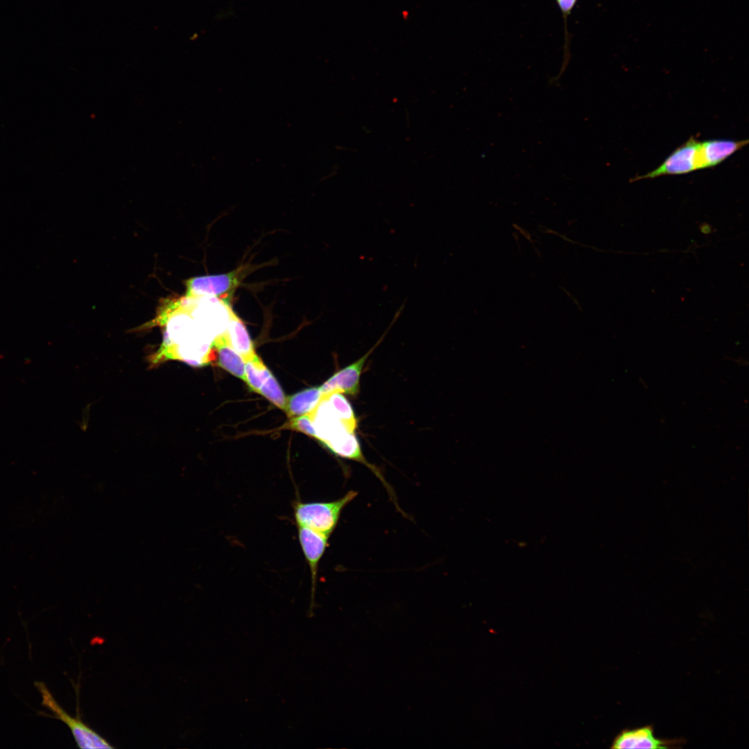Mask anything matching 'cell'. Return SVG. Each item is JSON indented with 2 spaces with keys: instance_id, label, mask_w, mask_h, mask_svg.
Wrapping results in <instances>:
<instances>
[{
  "instance_id": "obj_1",
  "label": "cell",
  "mask_w": 749,
  "mask_h": 749,
  "mask_svg": "<svg viewBox=\"0 0 749 749\" xmlns=\"http://www.w3.org/2000/svg\"><path fill=\"white\" fill-rule=\"evenodd\" d=\"M151 325L163 327L161 347L154 362L176 359L193 366H203L215 361L213 338L189 313L181 297L165 300L160 307Z\"/></svg>"
},
{
  "instance_id": "obj_2",
  "label": "cell",
  "mask_w": 749,
  "mask_h": 749,
  "mask_svg": "<svg viewBox=\"0 0 749 749\" xmlns=\"http://www.w3.org/2000/svg\"><path fill=\"white\" fill-rule=\"evenodd\" d=\"M357 494V492L350 490L342 497L331 501L302 502L296 500L293 505L295 524L329 538L337 526L343 510Z\"/></svg>"
},
{
  "instance_id": "obj_3",
  "label": "cell",
  "mask_w": 749,
  "mask_h": 749,
  "mask_svg": "<svg viewBox=\"0 0 749 749\" xmlns=\"http://www.w3.org/2000/svg\"><path fill=\"white\" fill-rule=\"evenodd\" d=\"M34 685L40 694L42 705L51 712V714L42 712L38 714L58 719L66 724L79 748L92 749L114 748L106 739L87 725L78 715L72 717L66 712L55 700L44 683L35 682Z\"/></svg>"
},
{
  "instance_id": "obj_4",
  "label": "cell",
  "mask_w": 749,
  "mask_h": 749,
  "mask_svg": "<svg viewBox=\"0 0 749 749\" xmlns=\"http://www.w3.org/2000/svg\"><path fill=\"white\" fill-rule=\"evenodd\" d=\"M254 268V266L244 265L226 273L190 278L185 282V295L216 298L230 302L243 279Z\"/></svg>"
},
{
  "instance_id": "obj_5",
  "label": "cell",
  "mask_w": 749,
  "mask_h": 749,
  "mask_svg": "<svg viewBox=\"0 0 749 749\" xmlns=\"http://www.w3.org/2000/svg\"><path fill=\"white\" fill-rule=\"evenodd\" d=\"M700 143L690 137L675 149L656 169L631 181L655 178L662 175H684L700 169Z\"/></svg>"
},
{
  "instance_id": "obj_6",
  "label": "cell",
  "mask_w": 749,
  "mask_h": 749,
  "mask_svg": "<svg viewBox=\"0 0 749 749\" xmlns=\"http://www.w3.org/2000/svg\"><path fill=\"white\" fill-rule=\"evenodd\" d=\"M386 333L383 337L385 336ZM382 338H381L373 348L370 350L365 354L350 365L338 370L325 381L324 384L319 387L322 393V396L325 397L332 393L347 394L353 396L356 395L359 391L360 378L365 363L373 350L382 340Z\"/></svg>"
},
{
  "instance_id": "obj_7",
  "label": "cell",
  "mask_w": 749,
  "mask_h": 749,
  "mask_svg": "<svg viewBox=\"0 0 749 749\" xmlns=\"http://www.w3.org/2000/svg\"><path fill=\"white\" fill-rule=\"evenodd\" d=\"M297 528L299 542L311 572L313 599L319 562L328 546L329 537L306 526H297Z\"/></svg>"
},
{
  "instance_id": "obj_8",
  "label": "cell",
  "mask_w": 749,
  "mask_h": 749,
  "mask_svg": "<svg viewBox=\"0 0 749 749\" xmlns=\"http://www.w3.org/2000/svg\"><path fill=\"white\" fill-rule=\"evenodd\" d=\"M748 144V139H709L700 143V169L714 167Z\"/></svg>"
},
{
  "instance_id": "obj_9",
  "label": "cell",
  "mask_w": 749,
  "mask_h": 749,
  "mask_svg": "<svg viewBox=\"0 0 749 749\" xmlns=\"http://www.w3.org/2000/svg\"><path fill=\"white\" fill-rule=\"evenodd\" d=\"M228 315L225 333L232 347L243 357L245 361L255 358L256 354L254 343L241 319L234 311L229 301H225Z\"/></svg>"
},
{
  "instance_id": "obj_10",
  "label": "cell",
  "mask_w": 749,
  "mask_h": 749,
  "mask_svg": "<svg viewBox=\"0 0 749 749\" xmlns=\"http://www.w3.org/2000/svg\"><path fill=\"white\" fill-rule=\"evenodd\" d=\"M677 741L663 740L654 736L653 727L647 725L634 730H625L613 740L612 748H666Z\"/></svg>"
},
{
  "instance_id": "obj_11",
  "label": "cell",
  "mask_w": 749,
  "mask_h": 749,
  "mask_svg": "<svg viewBox=\"0 0 749 749\" xmlns=\"http://www.w3.org/2000/svg\"><path fill=\"white\" fill-rule=\"evenodd\" d=\"M212 345L216 352L217 365L244 381L246 362L232 347L225 332L213 340Z\"/></svg>"
},
{
  "instance_id": "obj_12",
  "label": "cell",
  "mask_w": 749,
  "mask_h": 749,
  "mask_svg": "<svg viewBox=\"0 0 749 749\" xmlns=\"http://www.w3.org/2000/svg\"><path fill=\"white\" fill-rule=\"evenodd\" d=\"M322 398L319 387L302 390L287 396L284 411L289 417H294L313 412Z\"/></svg>"
},
{
  "instance_id": "obj_13",
  "label": "cell",
  "mask_w": 749,
  "mask_h": 749,
  "mask_svg": "<svg viewBox=\"0 0 749 749\" xmlns=\"http://www.w3.org/2000/svg\"><path fill=\"white\" fill-rule=\"evenodd\" d=\"M245 362L244 381L250 390L258 393L263 384L272 373L258 355Z\"/></svg>"
},
{
  "instance_id": "obj_14",
  "label": "cell",
  "mask_w": 749,
  "mask_h": 749,
  "mask_svg": "<svg viewBox=\"0 0 749 749\" xmlns=\"http://www.w3.org/2000/svg\"><path fill=\"white\" fill-rule=\"evenodd\" d=\"M338 417L352 431H355L357 427V421L354 411L345 399L341 393H332L322 397Z\"/></svg>"
},
{
  "instance_id": "obj_15",
  "label": "cell",
  "mask_w": 749,
  "mask_h": 749,
  "mask_svg": "<svg viewBox=\"0 0 749 749\" xmlns=\"http://www.w3.org/2000/svg\"><path fill=\"white\" fill-rule=\"evenodd\" d=\"M258 394L264 396L275 406L284 410L286 397L273 374L263 384Z\"/></svg>"
},
{
  "instance_id": "obj_16",
  "label": "cell",
  "mask_w": 749,
  "mask_h": 749,
  "mask_svg": "<svg viewBox=\"0 0 749 749\" xmlns=\"http://www.w3.org/2000/svg\"><path fill=\"white\" fill-rule=\"evenodd\" d=\"M286 427L316 439V432L309 413L291 417Z\"/></svg>"
},
{
  "instance_id": "obj_17",
  "label": "cell",
  "mask_w": 749,
  "mask_h": 749,
  "mask_svg": "<svg viewBox=\"0 0 749 749\" xmlns=\"http://www.w3.org/2000/svg\"><path fill=\"white\" fill-rule=\"evenodd\" d=\"M556 3H557V4H558L562 14V17H563V19H564L565 29V49H566L565 51H566V53H567L569 51V47H568V46H569V37H568V31H567V18L569 16V15L571 14V12L572 11L573 8H574V6H576L578 0H556Z\"/></svg>"
}]
</instances>
